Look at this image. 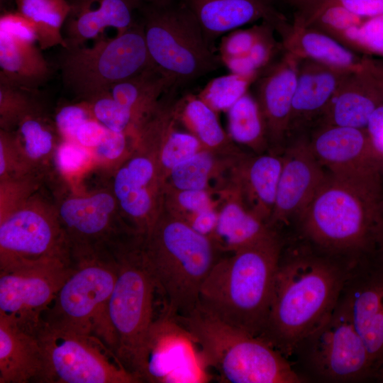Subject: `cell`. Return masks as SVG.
Returning <instances> with one entry per match:
<instances>
[{"mask_svg":"<svg viewBox=\"0 0 383 383\" xmlns=\"http://www.w3.org/2000/svg\"><path fill=\"white\" fill-rule=\"evenodd\" d=\"M172 87H175L174 81L152 64L137 74L113 85L110 93L118 103L133 113L137 126Z\"/></svg>","mask_w":383,"mask_h":383,"instance_id":"obj_29","label":"cell"},{"mask_svg":"<svg viewBox=\"0 0 383 383\" xmlns=\"http://www.w3.org/2000/svg\"><path fill=\"white\" fill-rule=\"evenodd\" d=\"M263 25L264 21H261L260 24L237 28L222 36L218 52L221 60L246 55L258 39Z\"/></svg>","mask_w":383,"mask_h":383,"instance_id":"obj_44","label":"cell"},{"mask_svg":"<svg viewBox=\"0 0 383 383\" xmlns=\"http://www.w3.org/2000/svg\"><path fill=\"white\" fill-rule=\"evenodd\" d=\"M142 3H154V2H160V1H169V0H139Z\"/></svg>","mask_w":383,"mask_h":383,"instance_id":"obj_53","label":"cell"},{"mask_svg":"<svg viewBox=\"0 0 383 383\" xmlns=\"http://www.w3.org/2000/svg\"><path fill=\"white\" fill-rule=\"evenodd\" d=\"M18 150L33 174L51 157L61 138L55 126L43 113L40 105L27 113L13 131Z\"/></svg>","mask_w":383,"mask_h":383,"instance_id":"obj_30","label":"cell"},{"mask_svg":"<svg viewBox=\"0 0 383 383\" xmlns=\"http://www.w3.org/2000/svg\"><path fill=\"white\" fill-rule=\"evenodd\" d=\"M206 368L192 336L172 316L154 320L138 370L141 382H203Z\"/></svg>","mask_w":383,"mask_h":383,"instance_id":"obj_14","label":"cell"},{"mask_svg":"<svg viewBox=\"0 0 383 383\" xmlns=\"http://www.w3.org/2000/svg\"><path fill=\"white\" fill-rule=\"evenodd\" d=\"M178 116L185 122L201 145L208 148H217L228 142L226 135L217 117L216 112L198 96L180 97Z\"/></svg>","mask_w":383,"mask_h":383,"instance_id":"obj_34","label":"cell"},{"mask_svg":"<svg viewBox=\"0 0 383 383\" xmlns=\"http://www.w3.org/2000/svg\"><path fill=\"white\" fill-rule=\"evenodd\" d=\"M382 211V187L326 172L299 218L317 245L364 260L377 255Z\"/></svg>","mask_w":383,"mask_h":383,"instance_id":"obj_3","label":"cell"},{"mask_svg":"<svg viewBox=\"0 0 383 383\" xmlns=\"http://www.w3.org/2000/svg\"><path fill=\"white\" fill-rule=\"evenodd\" d=\"M326 172L313 155L306 135L296 137L283 156L271 226L299 217Z\"/></svg>","mask_w":383,"mask_h":383,"instance_id":"obj_19","label":"cell"},{"mask_svg":"<svg viewBox=\"0 0 383 383\" xmlns=\"http://www.w3.org/2000/svg\"><path fill=\"white\" fill-rule=\"evenodd\" d=\"M174 318L192 336L206 367L214 370L222 382H303L287 357L260 337L228 325L199 307L187 316Z\"/></svg>","mask_w":383,"mask_h":383,"instance_id":"obj_5","label":"cell"},{"mask_svg":"<svg viewBox=\"0 0 383 383\" xmlns=\"http://www.w3.org/2000/svg\"><path fill=\"white\" fill-rule=\"evenodd\" d=\"M43 353L36 335L0 316V383L45 380Z\"/></svg>","mask_w":383,"mask_h":383,"instance_id":"obj_25","label":"cell"},{"mask_svg":"<svg viewBox=\"0 0 383 383\" xmlns=\"http://www.w3.org/2000/svg\"><path fill=\"white\" fill-rule=\"evenodd\" d=\"M365 128L374 152L383 164V103L372 113Z\"/></svg>","mask_w":383,"mask_h":383,"instance_id":"obj_49","label":"cell"},{"mask_svg":"<svg viewBox=\"0 0 383 383\" xmlns=\"http://www.w3.org/2000/svg\"><path fill=\"white\" fill-rule=\"evenodd\" d=\"M160 176L157 158L145 153L128 158L114 172L111 189L123 219L128 221L133 233L141 239L161 213L157 210Z\"/></svg>","mask_w":383,"mask_h":383,"instance_id":"obj_17","label":"cell"},{"mask_svg":"<svg viewBox=\"0 0 383 383\" xmlns=\"http://www.w3.org/2000/svg\"><path fill=\"white\" fill-rule=\"evenodd\" d=\"M113 255L117 274L107 307L113 350L124 367L138 378L144 345L154 321L156 284L141 240L122 244Z\"/></svg>","mask_w":383,"mask_h":383,"instance_id":"obj_7","label":"cell"},{"mask_svg":"<svg viewBox=\"0 0 383 383\" xmlns=\"http://www.w3.org/2000/svg\"><path fill=\"white\" fill-rule=\"evenodd\" d=\"M138 11L150 59L176 88L180 89L223 65L182 0L142 3Z\"/></svg>","mask_w":383,"mask_h":383,"instance_id":"obj_6","label":"cell"},{"mask_svg":"<svg viewBox=\"0 0 383 383\" xmlns=\"http://www.w3.org/2000/svg\"><path fill=\"white\" fill-rule=\"evenodd\" d=\"M336 40L361 55L383 57V15L362 19Z\"/></svg>","mask_w":383,"mask_h":383,"instance_id":"obj_37","label":"cell"},{"mask_svg":"<svg viewBox=\"0 0 383 383\" xmlns=\"http://www.w3.org/2000/svg\"><path fill=\"white\" fill-rule=\"evenodd\" d=\"M17 11L34 25L41 50L67 48L62 29L70 11L67 0H15Z\"/></svg>","mask_w":383,"mask_h":383,"instance_id":"obj_32","label":"cell"},{"mask_svg":"<svg viewBox=\"0 0 383 383\" xmlns=\"http://www.w3.org/2000/svg\"><path fill=\"white\" fill-rule=\"evenodd\" d=\"M282 164L283 157L262 155L248 161L245 167L252 211L267 224L274 206Z\"/></svg>","mask_w":383,"mask_h":383,"instance_id":"obj_31","label":"cell"},{"mask_svg":"<svg viewBox=\"0 0 383 383\" xmlns=\"http://www.w3.org/2000/svg\"><path fill=\"white\" fill-rule=\"evenodd\" d=\"M301 347L308 366L323 380L340 382L372 379L370 356L341 297L332 313L299 348Z\"/></svg>","mask_w":383,"mask_h":383,"instance_id":"obj_13","label":"cell"},{"mask_svg":"<svg viewBox=\"0 0 383 383\" xmlns=\"http://www.w3.org/2000/svg\"><path fill=\"white\" fill-rule=\"evenodd\" d=\"M373 379L383 382V357L374 370Z\"/></svg>","mask_w":383,"mask_h":383,"instance_id":"obj_52","label":"cell"},{"mask_svg":"<svg viewBox=\"0 0 383 383\" xmlns=\"http://www.w3.org/2000/svg\"><path fill=\"white\" fill-rule=\"evenodd\" d=\"M93 117L89 103L80 101L60 106L55 116L54 123L61 139L74 141L79 126Z\"/></svg>","mask_w":383,"mask_h":383,"instance_id":"obj_43","label":"cell"},{"mask_svg":"<svg viewBox=\"0 0 383 383\" xmlns=\"http://www.w3.org/2000/svg\"><path fill=\"white\" fill-rule=\"evenodd\" d=\"M182 1L192 12L214 50L218 38L247 24L267 21L276 31L289 21L276 8L274 0Z\"/></svg>","mask_w":383,"mask_h":383,"instance_id":"obj_23","label":"cell"},{"mask_svg":"<svg viewBox=\"0 0 383 383\" xmlns=\"http://www.w3.org/2000/svg\"><path fill=\"white\" fill-rule=\"evenodd\" d=\"M0 30L37 42L33 23L18 11L4 13L1 15Z\"/></svg>","mask_w":383,"mask_h":383,"instance_id":"obj_46","label":"cell"},{"mask_svg":"<svg viewBox=\"0 0 383 383\" xmlns=\"http://www.w3.org/2000/svg\"><path fill=\"white\" fill-rule=\"evenodd\" d=\"M218 213L212 208L193 216L187 222L196 232L211 239L217 224Z\"/></svg>","mask_w":383,"mask_h":383,"instance_id":"obj_50","label":"cell"},{"mask_svg":"<svg viewBox=\"0 0 383 383\" xmlns=\"http://www.w3.org/2000/svg\"><path fill=\"white\" fill-rule=\"evenodd\" d=\"M56 209L73 262L112 254L137 238L126 223L111 189L68 195Z\"/></svg>","mask_w":383,"mask_h":383,"instance_id":"obj_12","label":"cell"},{"mask_svg":"<svg viewBox=\"0 0 383 383\" xmlns=\"http://www.w3.org/2000/svg\"><path fill=\"white\" fill-rule=\"evenodd\" d=\"M352 71L301 59L288 138L306 135L308 130L311 131L319 123L340 86Z\"/></svg>","mask_w":383,"mask_h":383,"instance_id":"obj_22","label":"cell"},{"mask_svg":"<svg viewBox=\"0 0 383 383\" xmlns=\"http://www.w3.org/2000/svg\"><path fill=\"white\" fill-rule=\"evenodd\" d=\"M258 74L230 72L217 77L206 84L198 96L216 112L227 111L249 91Z\"/></svg>","mask_w":383,"mask_h":383,"instance_id":"obj_36","label":"cell"},{"mask_svg":"<svg viewBox=\"0 0 383 383\" xmlns=\"http://www.w3.org/2000/svg\"><path fill=\"white\" fill-rule=\"evenodd\" d=\"M348 279L347 271L326 258H280L260 338L285 357L292 355L334 310Z\"/></svg>","mask_w":383,"mask_h":383,"instance_id":"obj_1","label":"cell"},{"mask_svg":"<svg viewBox=\"0 0 383 383\" xmlns=\"http://www.w3.org/2000/svg\"><path fill=\"white\" fill-rule=\"evenodd\" d=\"M67 1L70 11L62 29L67 48L102 37L107 28L123 34L137 21L134 13L142 4L139 0Z\"/></svg>","mask_w":383,"mask_h":383,"instance_id":"obj_24","label":"cell"},{"mask_svg":"<svg viewBox=\"0 0 383 383\" xmlns=\"http://www.w3.org/2000/svg\"><path fill=\"white\" fill-rule=\"evenodd\" d=\"M177 202L185 212L191 216L211 208L210 197L205 189L179 190L177 194Z\"/></svg>","mask_w":383,"mask_h":383,"instance_id":"obj_47","label":"cell"},{"mask_svg":"<svg viewBox=\"0 0 383 383\" xmlns=\"http://www.w3.org/2000/svg\"><path fill=\"white\" fill-rule=\"evenodd\" d=\"M16 144L13 131L0 129V182L32 176Z\"/></svg>","mask_w":383,"mask_h":383,"instance_id":"obj_41","label":"cell"},{"mask_svg":"<svg viewBox=\"0 0 383 383\" xmlns=\"http://www.w3.org/2000/svg\"><path fill=\"white\" fill-rule=\"evenodd\" d=\"M281 258L276 233L218 260L200 289L198 307L218 320L261 337Z\"/></svg>","mask_w":383,"mask_h":383,"instance_id":"obj_2","label":"cell"},{"mask_svg":"<svg viewBox=\"0 0 383 383\" xmlns=\"http://www.w3.org/2000/svg\"><path fill=\"white\" fill-rule=\"evenodd\" d=\"M35 335L44 356V383L140 382L94 333L43 320Z\"/></svg>","mask_w":383,"mask_h":383,"instance_id":"obj_10","label":"cell"},{"mask_svg":"<svg viewBox=\"0 0 383 383\" xmlns=\"http://www.w3.org/2000/svg\"><path fill=\"white\" fill-rule=\"evenodd\" d=\"M308 139L313 155L328 173L382 187L383 164L366 128L320 124Z\"/></svg>","mask_w":383,"mask_h":383,"instance_id":"obj_16","label":"cell"},{"mask_svg":"<svg viewBox=\"0 0 383 383\" xmlns=\"http://www.w3.org/2000/svg\"><path fill=\"white\" fill-rule=\"evenodd\" d=\"M301 59L284 51L263 69L251 87L261 111L270 143L281 145L288 138L292 101Z\"/></svg>","mask_w":383,"mask_h":383,"instance_id":"obj_21","label":"cell"},{"mask_svg":"<svg viewBox=\"0 0 383 383\" xmlns=\"http://www.w3.org/2000/svg\"><path fill=\"white\" fill-rule=\"evenodd\" d=\"M32 91L0 78V127L14 131L20 121L40 105Z\"/></svg>","mask_w":383,"mask_h":383,"instance_id":"obj_38","label":"cell"},{"mask_svg":"<svg viewBox=\"0 0 383 383\" xmlns=\"http://www.w3.org/2000/svg\"><path fill=\"white\" fill-rule=\"evenodd\" d=\"M357 272L352 284L347 280L341 298L370 356L373 379L383 357V260L374 256L361 261Z\"/></svg>","mask_w":383,"mask_h":383,"instance_id":"obj_18","label":"cell"},{"mask_svg":"<svg viewBox=\"0 0 383 383\" xmlns=\"http://www.w3.org/2000/svg\"><path fill=\"white\" fill-rule=\"evenodd\" d=\"M377 256L383 260V211L379 232Z\"/></svg>","mask_w":383,"mask_h":383,"instance_id":"obj_51","label":"cell"},{"mask_svg":"<svg viewBox=\"0 0 383 383\" xmlns=\"http://www.w3.org/2000/svg\"><path fill=\"white\" fill-rule=\"evenodd\" d=\"M152 64L140 20L123 34L100 37L90 46L62 48L58 60L65 88L85 101Z\"/></svg>","mask_w":383,"mask_h":383,"instance_id":"obj_8","label":"cell"},{"mask_svg":"<svg viewBox=\"0 0 383 383\" xmlns=\"http://www.w3.org/2000/svg\"><path fill=\"white\" fill-rule=\"evenodd\" d=\"M383 103V60L364 55L360 66L344 79L320 124L365 128Z\"/></svg>","mask_w":383,"mask_h":383,"instance_id":"obj_20","label":"cell"},{"mask_svg":"<svg viewBox=\"0 0 383 383\" xmlns=\"http://www.w3.org/2000/svg\"><path fill=\"white\" fill-rule=\"evenodd\" d=\"M131 138L133 137L126 133L108 129L100 144L91 151L94 162L111 167L122 161L128 150V139Z\"/></svg>","mask_w":383,"mask_h":383,"instance_id":"obj_45","label":"cell"},{"mask_svg":"<svg viewBox=\"0 0 383 383\" xmlns=\"http://www.w3.org/2000/svg\"><path fill=\"white\" fill-rule=\"evenodd\" d=\"M228 134L233 140L261 150L268 140L265 123L259 105L249 90L228 111Z\"/></svg>","mask_w":383,"mask_h":383,"instance_id":"obj_33","label":"cell"},{"mask_svg":"<svg viewBox=\"0 0 383 383\" xmlns=\"http://www.w3.org/2000/svg\"><path fill=\"white\" fill-rule=\"evenodd\" d=\"M214 165L212 154L201 150L168 173L172 185L178 191L205 189Z\"/></svg>","mask_w":383,"mask_h":383,"instance_id":"obj_39","label":"cell"},{"mask_svg":"<svg viewBox=\"0 0 383 383\" xmlns=\"http://www.w3.org/2000/svg\"><path fill=\"white\" fill-rule=\"evenodd\" d=\"M274 33L273 26L264 21L262 32L250 51L243 56L223 59V65L235 74L260 73L283 52L282 43L276 40Z\"/></svg>","mask_w":383,"mask_h":383,"instance_id":"obj_35","label":"cell"},{"mask_svg":"<svg viewBox=\"0 0 383 383\" xmlns=\"http://www.w3.org/2000/svg\"><path fill=\"white\" fill-rule=\"evenodd\" d=\"M55 164L66 177L77 175L94 162L91 152L74 141L61 140L54 155Z\"/></svg>","mask_w":383,"mask_h":383,"instance_id":"obj_42","label":"cell"},{"mask_svg":"<svg viewBox=\"0 0 383 383\" xmlns=\"http://www.w3.org/2000/svg\"><path fill=\"white\" fill-rule=\"evenodd\" d=\"M107 130L96 118H91L77 129L74 141L91 151L100 144Z\"/></svg>","mask_w":383,"mask_h":383,"instance_id":"obj_48","label":"cell"},{"mask_svg":"<svg viewBox=\"0 0 383 383\" xmlns=\"http://www.w3.org/2000/svg\"><path fill=\"white\" fill-rule=\"evenodd\" d=\"M74 266L55 262L0 272V316L35 335L44 313Z\"/></svg>","mask_w":383,"mask_h":383,"instance_id":"obj_15","label":"cell"},{"mask_svg":"<svg viewBox=\"0 0 383 383\" xmlns=\"http://www.w3.org/2000/svg\"><path fill=\"white\" fill-rule=\"evenodd\" d=\"M44 313L45 322L92 333L113 345L107 307L117 274L114 255L80 260Z\"/></svg>","mask_w":383,"mask_h":383,"instance_id":"obj_11","label":"cell"},{"mask_svg":"<svg viewBox=\"0 0 383 383\" xmlns=\"http://www.w3.org/2000/svg\"><path fill=\"white\" fill-rule=\"evenodd\" d=\"M74 264L56 206L30 194L0 217V272Z\"/></svg>","mask_w":383,"mask_h":383,"instance_id":"obj_9","label":"cell"},{"mask_svg":"<svg viewBox=\"0 0 383 383\" xmlns=\"http://www.w3.org/2000/svg\"><path fill=\"white\" fill-rule=\"evenodd\" d=\"M87 102L94 118L106 128L133 137L136 122L133 113L118 103L110 91L99 94Z\"/></svg>","mask_w":383,"mask_h":383,"instance_id":"obj_40","label":"cell"},{"mask_svg":"<svg viewBox=\"0 0 383 383\" xmlns=\"http://www.w3.org/2000/svg\"><path fill=\"white\" fill-rule=\"evenodd\" d=\"M274 233L270 226L251 210L238 202H230L218 213L211 240L216 248L233 253Z\"/></svg>","mask_w":383,"mask_h":383,"instance_id":"obj_28","label":"cell"},{"mask_svg":"<svg viewBox=\"0 0 383 383\" xmlns=\"http://www.w3.org/2000/svg\"><path fill=\"white\" fill-rule=\"evenodd\" d=\"M141 248L165 312L178 317L194 311L202 284L218 260L212 240L176 215L161 211Z\"/></svg>","mask_w":383,"mask_h":383,"instance_id":"obj_4","label":"cell"},{"mask_svg":"<svg viewBox=\"0 0 383 383\" xmlns=\"http://www.w3.org/2000/svg\"><path fill=\"white\" fill-rule=\"evenodd\" d=\"M0 78L35 91L51 75V68L35 42L0 30Z\"/></svg>","mask_w":383,"mask_h":383,"instance_id":"obj_26","label":"cell"},{"mask_svg":"<svg viewBox=\"0 0 383 383\" xmlns=\"http://www.w3.org/2000/svg\"><path fill=\"white\" fill-rule=\"evenodd\" d=\"M284 51L300 59H310L329 66L346 70L357 69L364 58L329 35L309 26L291 24L278 34Z\"/></svg>","mask_w":383,"mask_h":383,"instance_id":"obj_27","label":"cell"}]
</instances>
